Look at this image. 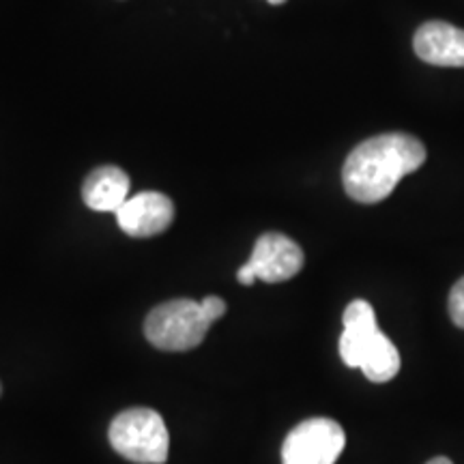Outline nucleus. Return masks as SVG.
I'll use <instances>...</instances> for the list:
<instances>
[{
	"label": "nucleus",
	"instance_id": "obj_1",
	"mask_svg": "<svg viewBox=\"0 0 464 464\" xmlns=\"http://www.w3.org/2000/svg\"><path fill=\"white\" fill-rule=\"evenodd\" d=\"M426 161V147L409 133H381L351 150L342 168L346 194L362 205H376L406 174Z\"/></svg>",
	"mask_w": 464,
	"mask_h": 464
},
{
	"label": "nucleus",
	"instance_id": "obj_2",
	"mask_svg": "<svg viewBox=\"0 0 464 464\" xmlns=\"http://www.w3.org/2000/svg\"><path fill=\"white\" fill-rule=\"evenodd\" d=\"M344 332L340 335V357L348 368H362L365 379L387 382L400 372V353L376 324L374 307L355 299L344 310Z\"/></svg>",
	"mask_w": 464,
	"mask_h": 464
},
{
	"label": "nucleus",
	"instance_id": "obj_3",
	"mask_svg": "<svg viewBox=\"0 0 464 464\" xmlns=\"http://www.w3.org/2000/svg\"><path fill=\"white\" fill-rule=\"evenodd\" d=\"M110 445L116 454L136 464H164L170 437L158 411L127 409L110 423Z\"/></svg>",
	"mask_w": 464,
	"mask_h": 464
},
{
	"label": "nucleus",
	"instance_id": "obj_4",
	"mask_svg": "<svg viewBox=\"0 0 464 464\" xmlns=\"http://www.w3.org/2000/svg\"><path fill=\"white\" fill-rule=\"evenodd\" d=\"M211 324L198 301L172 299L149 312L144 335L160 351L181 353L200 346Z\"/></svg>",
	"mask_w": 464,
	"mask_h": 464
},
{
	"label": "nucleus",
	"instance_id": "obj_5",
	"mask_svg": "<svg viewBox=\"0 0 464 464\" xmlns=\"http://www.w3.org/2000/svg\"><path fill=\"white\" fill-rule=\"evenodd\" d=\"M346 445V434L329 417H312L288 432L282 445V464H335Z\"/></svg>",
	"mask_w": 464,
	"mask_h": 464
},
{
	"label": "nucleus",
	"instance_id": "obj_6",
	"mask_svg": "<svg viewBox=\"0 0 464 464\" xmlns=\"http://www.w3.org/2000/svg\"><path fill=\"white\" fill-rule=\"evenodd\" d=\"M304 249L280 232H266L260 237L254 246L252 258L247 260L256 280L266 284L293 280L304 269Z\"/></svg>",
	"mask_w": 464,
	"mask_h": 464
},
{
	"label": "nucleus",
	"instance_id": "obj_7",
	"mask_svg": "<svg viewBox=\"0 0 464 464\" xmlns=\"http://www.w3.org/2000/svg\"><path fill=\"white\" fill-rule=\"evenodd\" d=\"M174 219V205L166 194L160 191H142L131 196L123 207L116 211V222L125 235L133 239L161 235L170 228Z\"/></svg>",
	"mask_w": 464,
	"mask_h": 464
},
{
	"label": "nucleus",
	"instance_id": "obj_8",
	"mask_svg": "<svg viewBox=\"0 0 464 464\" xmlns=\"http://www.w3.org/2000/svg\"><path fill=\"white\" fill-rule=\"evenodd\" d=\"M413 48L428 65L464 67V28L448 22H428L417 28Z\"/></svg>",
	"mask_w": 464,
	"mask_h": 464
},
{
	"label": "nucleus",
	"instance_id": "obj_9",
	"mask_svg": "<svg viewBox=\"0 0 464 464\" xmlns=\"http://www.w3.org/2000/svg\"><path fill=\"white\" fill-rule=\"evenodd\" d=\"M130 177L116 166H102L92 170L82 185L84 205L92 211L114 213L130 200Z\"/></svg>",
	"mask_w": 464,
	"mask_h": 464
},
{
	"label": "nucleus",
	"instance_id": "obj_10",
	"mask_svg": "<svg viewBox=\"0 0 464 464\" xmlns=\"http://www.w3.org/2000/svg\"><path fill=\"white\" fill-rule=\"evenodd\" d=\"M448 307H450L451 321H454L456 327L464 329V277H460V280L454 284V288H451Z\"/></svg>",
	"mask_w": 464,
	"mask_h": 464
},
{
	"label": "nucleus",
	"instance_id": "obj_11",
	"mask_svg": "<svg viewBox=\"0 0 464 464\" xmlns=\"http://www.w3.org/2000/svg\"><path fill=\"white\" fill-rule=\"evenodd\" d=\"M202 310H205L208 321L216 323L226 314V301L222 297H213L211 295V297L202 299Z\"/></svg>",
	"mask_w": 464,
	"mask_h": 464
},
{
	"label": "nucleus",
	"instance_id": "obj_12",
	"mask_svg": "<svg viewBox=\"0 0 464 464\" xmlns=\"http://www.w3.org/2000/svg\"><path fill=\"white\" fill-rule=\"evenodd\" d=\"M237 280H239V284H243V286H252V284L256 282V276H254V271L249 269V265L246 263L239 269V274H237Z\"/></svg>",
	"mask_w": 464,
	"mask_h": 464
},
{
	"label": "nucleus",
	"instance_id": "obj_13",
	"mask_svg": "<svg viewBox=\"0 0 464 464\" xmlns=\"http://www.w3.org/2000/svg\"><path fill=\"white\" fill-rule=\"evenodd\" d=\"M426 464H454L450 460V458H445V456H439V458H432V460H428Z\"/></svg>",
	"mask_w": 464,
	"mask_h": 464
},
{
	"label": "nucleus",
	"instance_id": "obj_14",
	"mask_svg": "<svg viewBox=\"0 0 464 464\" xmlns=\"http://www.w3.org/2000/svg\"><path fill=\"white\" fill-rule=\"evenodd\" d=\"M266 3H269V5H284L286 0H266Z\"/></svg>",
	"mask_w": 464,
	"mask_h": 464
}]
</instances>
